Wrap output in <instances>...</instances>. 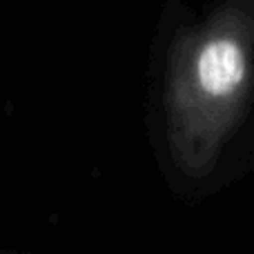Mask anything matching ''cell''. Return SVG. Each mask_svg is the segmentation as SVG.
I'll return each mask as SVG.
<instances>
[{"label": "cell", "instance_id": "1", "mask_svg": "<svg viewBox=\"0 0 254 254\" xmlns=\"http://www.w3.org/2000/svg\"><path fill=\"white\" fill-rule=\"evenodd\" d=\"M246 54L232 38H214L203 45L196 58L198 87L214 98L234 94L246 78Z\"/></svg>", "mask_w": 254, "mask_h": 254}]
</instances>
